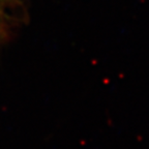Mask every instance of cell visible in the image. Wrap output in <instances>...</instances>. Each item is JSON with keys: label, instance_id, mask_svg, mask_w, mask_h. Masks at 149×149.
Returning a JSON list of instances; mask_svg holds the SVG:
<instances>
[{"label": "cell", "instance_id": "6da1fadb", "mask_svg": "<svg viewBox=\"0 0 149 149\" xmlns=\"http://www.w3.org/2000/svg\"><path fill=\"white\" fill-rule=\"evenodd\" d=\"M10 1H13V0H0V12H2L3 7L6 4H8Z\"/></svg>", "mask_w": 149, "mask_h": 149}]
</instances>
